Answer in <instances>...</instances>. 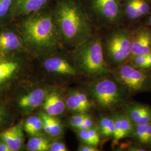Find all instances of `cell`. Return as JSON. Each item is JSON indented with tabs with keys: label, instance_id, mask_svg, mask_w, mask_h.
<instances>
[{
	"label": "cell",
	"instance_id": "cell-1",
	"mask_svg": "<svg viewBox=\"0 0 151 151\" xmlns=\"http://www.w3.org/2000/svg\"><path fill=\"white\" fill-rule=\"evenodd\" d=\"M15 22L29 56L40 60L64 48L52 7L19 17Z\"/></svg>",
	"mask_w": 151,
	"mask_h": 151
},
{
	"label": "cell",
	"instance_id": "cell-2",
	"mask_svg": "<svg viewBox=\"0 0 151 151\" xmlns=\"http://www.w3.org/2000/svg\"><path fill=\"white\" fill-rule=\"evenodd\" d=\"M52 10L64 46L73 48L93 35L91 19L81 0H55Z\"/></svg>",
	"mask_w": 151,
	"mask_h": 151
},
{
	"label": "cell",
	"instance_id": "cell-3",
	"mask_svg": "<svg viewBox=\"0 0 151 151\" xmlns=\"http://www.w3.org/2000/svg\"><path fill=\"white\" fill-rule=\"evenodd\" d=\"M82 88L86 92L96 107L113 112L122 109L129 102V90L110 74L83 83Z\"/></svg>",
	"mask_w": 151,
	"mask_h": 151
},
{
	"label": "cell",
	"instance_id": "cell-4",
	"mask_svg": "<svg viewBox=\"0 0 151 151\" xmlns=\"http://www.w3.org/2000/svg\"><path fill=\"white\" fill-rule=\"evenodd\" d=\"M72 54L81 75L93 80L111 73V68L105 59L103 41L98 35L93 34L77 45L73 48Z\"/></svg>",
	"mask_w": 151,
	"mask_h": 151
},
{
	"label": "cell",
	"instance_id": "cell-5",
	"mask_svg": "<svg viewBox=\"0 0 151 151\" xmlns=\"http://www.w3.org/2000/svg\"><path fill=\"white\" fill-rule=\"evenodd\" d=\"M64 48L42 58L41 68L44 75L56 82H69L80 78L81 73L76 65L72 52Z\"/></svg>",
	"mask_w": 151,
	"mask_h": 151
},
{
	"label": "cell",
	"instance_id": "cell-6",
	"mask_svg": "<svg viewBox=\"0 0 151 151\" xmlns=\"http://www.w3.org/2000/svg\"><path fill=\"white\" fill-rule=\"evenodd\" d=\"M27 55L16 54L0 58V98L8 100L21 83L27 68Z\"/></svg>",
	"mask_w": 151,
	"mask_h": 151
},
{
	"label": "cell",
	"instance_id": "cell-7",
	"mask_svg": "<svg viewBox=\"0 0 151 151\" xmlns=\"http://www.w3.org/2000/svg\"><path fill=\"white\" fill-rule=\"evenodd\" d=\"M132 32L120 29L109 34L103 42L105 59L111 69L128 62L131 55Z\"/></svg>",
	"mask_w": 151,
	"mask_h": 151
},
{
	"label": "cell",
	"instance_id": "cell-8",
	"mask_svg": "<svg viewBox=\"0 0 151 151\" xmlns=\"http://www.w3.org/2000/svg\"><path fill=\"white\" fill-rule=\"evenodd\" d=\"M50 87L42 83H34L24 87L20 84L11 93L8 100L14 109L28 116L40 107Z\"/></svg>",
	"mask_w": 151,
	"mask_h": 151
},
{
	"label": "cell",
	"instance_id": "cell-9",
	"mask_svg": "<svg viewBox=\"0 0 151 151\" xmlns=\"http://www.w3.org/2000/svg\"><path fill=\"white\" fill-rule=\"evenodd\" d=\"M111 72L129 90L132 95L151 91V70L135 67L128 62L111 69Z\"/></svg>",
	"mask_w": 151,
	"mask_h": 151
},
{
	"label": "cell",
	"instance_id": "cell-10",
	"mask_svg": "<svg viewBox=\"0 0 151 151\" xmlns=\"http://www.w3.org/2000/svg\"><path fill=\"white\" fill-rule=\"evenodd\" d=\"M27 54L15 21L0 27V58L16 54Z\"/></svg>",
	"mask_w": 151,
	"mask_h": 151
},
{
	"label": "cell",
	"instance_id": "cell-11",
	"mask_svg": "<svg viewBox=\"0 0 151 151\" xmlns=\"http://www.w3.org/2000/svg\"><path fill=\"white\" fill-rule=\"evenodd\" d=\"M88 8L104 25L116 24L121 15L120 0H88Z\"/></svg>",
	"mask_w": 151,
	"mask_h": 151
},
{
	"label": "cell",
	"instance_id": "cell-12",
	"mask_svg": "<svg viewBox=\"0 0 151 151\" xmlns=\"http://www.w3.org/2000/svg\"><path fill=\"white\" fill-rule=\"evenodd\" d=\"M65 95L67 109L73 114H90L96 108L91 98L82 87L68 88Z\"/></svg>",
	"mask_w": 151,
	"mask_h": 151
},
{
	"label": "cell",
	"instance_id": "cell-13",
	"mask_svg": "<svg viewBox=\"0 0 151 151\" xmlns=\"http://www.w3.org/2000/svg\"><path fill=\"white\" fill-rule=\"evenodd\" d=\"M40 107L50 116L57 118L63 115L68 110L65 93L60 88L50 87Z\"/></svg>",
	"mask_w": 151,
	"mask_h": 151
},
{
	"label": "cell",
	"instance_id": "cell-14",
	"mask_svg": "<svg viewBox=\"0 0 151 151\" xmlns=\"http://www.w3.org/2000/svg\"><path fill=\"white\" fill-rule=\"evenodd\" d=\"M111 114L113 118L115 125L113 145L115 146L118 144L120 140L131 137L134 124L122 109L113 111Z\"/></svg>",
	"mask_w": 151,
	"mask_h": 151
},
{
	"label": "cell",
	"instance_id": "cell-15",
	"mask_svg": "<svg viewBox=\"0 0 151 151\" xmlns=\"http://www.w3.org/2000/svg\"><path fill=\"white\" fill-rule=\"evenodd\" d=\"M134 125L151 123V106L130 101L122 109Z\"/></svg>",
	"mask_w": 151,
	"mask_h": 151
},
{
	"label": "cell",
	"instance_id": "cell-16",
	"mask_svg": "<svg viewBox=\"0 0 151 151\" xmlns=\"http://www.w3.org/2000/svg\"><path fill=\"white\" fill-rule=\"evenodd\" d=\"M55 0H15V20L22 16L42 11L52 7Z\"/></svg>",
	"mask_w": 151,
	"mask_h": 151
},
{
	"label": "cell",
	"instance_id": "cell-17",
	"mask_svg": "<svg viewBox=\"0 0 151 151\" xmlns=\"http://www.w3.org/2000/svg\"><path fill=\"white\" fill-rule=\"evenodd\" d=\"M24 133L22 122H20L1 132L0 138L5 142L11 151H22L24 147Z\"/></svg>",
	"mask_w": 151,
	"mask_h": 151
},
{
	"label": "cell",
	"instance_id": "cell-18",
	"mask_svg": "<svg viewBox=\"0 0 151 151\" xmlns=\"http://www.w3.org/2000/svg\"><path fill=\"white\" fill-rule=\"evenodd\" d=\"M151 52V30L143 27L132 33L130 56L146 55Z\"/></svg>",
	"mask_w": 151,
	"mask_h": 151
},
{
	"label": "cell",
	"instance_id": "cell-19",
	"mask_svg": "<svg viewBox=\"0 0 151 151\" xmlns=\"http://www.w3.org/2000/svg\"><path fill=\"white\" fill-rule=\"evenodd\" d=\"M39 114L43 121L44 133L50 139L60 138L63 134V127L60 120L43 111Z\"/></svg>",
	"mask_w": 151,
	"mask_h": 151
},
{
	"label": "cell",
	"instance_id": "cell-20",
	"mask_svg": "<svg viewBox=\"0 0 151 151\" xmlns=\"http://www.w3.org/2000/svg\"><path fill=\"white\" fill-rule=\"evenodd\" d=\"M131 139L147 149H151V123L134 125Z\"/></svg>",
	"mask_w": 151,
	"mask_h": 151
},
{
	"label": "cell",
	"instance_id": "cell-21",
	"mask_svg": "<svg viewBox=\"0 0 151 151\" xmlns=\"http://www.w3.org/2000/svg\"><path fill=\"white\" fill-rule=\"evenodd\" d=\"M14 110L7 99L0 98V132L14 124Z\"/></svg>",
	"mask_w": 151,
	"mask_h": 151
},
{
	"label": "cell",
	"instance_id": "cell-22",
	"mask_svg": "<svg viewBox=\"0 0 151 151\" xmlns=\"http://www.w3.org/2000/svg\"><path fill=\"white\" fill-rule=\"evenodd\" d=\"M96 124L101 139H113L115 132V125L111 114L101 115Z\"/></svg>",
	"mask_w": 151,
	"mask_h": 151
},
{
	"label": "cell",
	"instance_id": "cell-23",
	"mask_svg": "<svg viewBox=\"0 0 151 151\" xmlns=\"http://www.w3.org/2000/svg\"><path fill=\"white\" fill-rule=\"evenodd\" d=\"M76 134L82 143L97 146L101 142V137L96 125L85 129L76 130Z\"/></svg>",
	"mask_w": 151,
	"mask_h": 151
},
{
	"label": "cell",
	"instance_id": "cell-24",
	"mask_svg": "<svg viewBox=\"0 0 151 151\" xmlns=\"http://www.w3.org/2000/svg\"><path fill=\"white\" fill-rule=\"evenodd\" d=\"M22 125L24 132L30 136L44 133L43 121L40 114L29 116L22 122Z\"/></svg>",
	"mask_w": 151,
	"mask_h": 151
},
{
	"label": "cell",
	"instance_id": "cell-25",
	"mask_svg": "<svg viewBox=\"0 0 151 151\" xmlns=\"http://www.w3.org/2000/svg\"><path fill=\"white\" fill-rule=\"evenodd\" d=\"M14 4L15 0H0V27L15 21Z\"/></svg>",
	"mask_w": 151,
	"mask_h": 151
},
{
	"label": "cell",
	"instance_id": "cell-26",
	"mask_svg": "<svg viewBox=\"0 0 151 151\" xmlns=\"http://www.w3.org/2000/svg\"><path fill=\"white\" fill-rule=\"evenodd\" d=\"M50 138L48 135L30 136L27 144V150L29 151H49Z\"/></svg>",
	"mask_w": 151,
	"mask_h": 151
},
{
	"label": "cell",
	"instance_id": "cell-27",
	"mask_svg": "<svg viewBox=\"0 0 151 151\" xmlns=\"http://www.w3.org/2000/svg\"><path fill=\"white\" fill-rule=\"evenodd\" d=\"M138 1V0H128L126 3L125 8V14L128 18L130 20L137 19L136 13Z\"/></svg>",
	"mask_w": 151,
	"mask_h": 151
},
{
	"label": "cell",
	"instance_id": "cell-28",
	"mask_svg": "<svg viewBox=\"0 0 151 151\" xmlns=\"http://www.w3.org/2000/svg\"><path fill=\"white\" fill-rule=\"evenodd\" d=\"M89 114H75L68 120V124L72 128L76 130L86 118Z\"/></svg>",
	"mask_w": 151,
	"mask_h": 151
},
{
	"label": "cell",
	"instance_id": "cell-29",
	"mask_svg": "<svg viewBox=\"0 0 151 151\" xmlns=\"http://www.w3.org/2000/svg\"><path fill=\"white\" fill-rule=\"evenodd\" d=\"M68 148L64 142L58 140L50 142L49 151H67Z\"/></svg>",
	"mask_w": 151,
	"mask_h": 151
},
{
	"label": "cell",
	"instance_id": "cell-30",
	"mask_svg": "<svg viewBox=\"0 0 151 151\" xmlns=\"http://www.w3.org/2000/svg\"><path fill=\"white\" fill-rule=\"evenodd\" d=\"M96 125V123L93 117L89 114L84 122L78 127L77 130L85 129L90 128Z\"/></svg>",
	"mask_w": 151,
	"mask_h": 151
},
{
	"label": "cell",
	"instance_id": "cell-31",
	"mask_svg": "<svg viewBox=\"0 0 151 151\" xmlns=\"http://www.w3.org/2000/svg\"><path fill=\"white\" fill-rule=\"evenodd\" d=\"M125 149V151H148V149L145 148V147L140 146L138 143H135V144L130 145L127 146L126 148H124Z\"/></svg>",
	"mask_w": 151,
	"mask_h": 151
},
{
	"label": "cell",
	"instance_id": "cell-32",
	"mask_svg": "<svg viewBox=\"0 0 151 151\" xmlns=\"http://www.w3.org/2000/svg\"><path fill=\"white\" fill-rule=\"evenodd\" d=\"M77 150L79 151H100V150H99L97 147L86 145V144H83V143H81V145H79Z\"/></svg>",
	"mask_w": 151,
	"mask_h": 151
},
{
	"label": "cell",
	"instance_id": "cell-33",
	"mask_svg": "<svg viewBox=\"0 0 151 151\" xmlns=\"http://www.w3.org/2000/svg\"><path fill=\"white\" fill-rule=\"evenodd\" d=\"M145 70H151V52L146 55V63L143 67L140 68Z\"/></svg>",
	"mask_w": 151,
	"mask_h": 151
},
{
	"label": "cell",
	"instance_id": "cell-34",
	"mask_svg": "<svg viewBox=\"0 0 151 151\" xmlns=\"http://www.w3.org/2000/svg\"><path fill=\"white\" fill-rule=\"evenodd\" d=\"M0 151H11L4 140L0 138Z\"/></svg>",
	"mask_w": 151,
	"mask_h": 151
},
{
	"label": "cell",
	"instance_id": "cell-35",
	"mask_svg": "<svg viewBox=\"0 0 151 151\" xmlns=\"http://www.w3.org/2000/svg\"><path fill=\"white\" fill-rule=\"evenodd\" d=\"M149 24H150V25L151 26V16L150 17V19H149Z\"/></svg>",
	"mask_w": 151,
	"mask_h": 151
}]
</instances>
